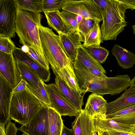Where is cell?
I'll return each instance as SVG.
<instances>
[{
  "mask_svg": "<svg viewBox=\"0 0 135 135\" xmlns=\"http://www.w3.org/2000/svg\"><path fill=\"white\" fill-rule=\"evenodd\" d=\"M80 86L82 89L99 95L118 94L129 86L126 75L113 77L100 78L93 74L77 59L73 62Z\"/></svg>",
  "mask_w": 135,
  "mask_h": 135,
  "instance_id": "cell-1",
  "label": "cell"
},
{
  "mask_svg": "<svg viewBox=\"0 0 135 135\" xmlns=\"http://www.w3.org/2000/svg\"><path fill=\"white\" fill-rule=\"evenodd\" d=\"M42 15L39 13L17 9L15 32L20 43L32 49L46 63L49 64L46 58L41 42L38 29L41 25Z\"/></svg>",
  "mask_w": 135,
  "mask_h": 135,
  "instance_id": "cell-2",
  "label": "cell"
},
{
  "mask_svg": "<svg viewBox=\"0 0 135 135\" xmlns=\"http://www.w3.org/2000/svg\"><path fill=\"white\" fill-rule=\"evenodd\" d=\"M135 9V0H110L100 28L102 41L116 40L127 26L125 13Z\"/></svg>",
  "mask_w": 135,
  "mask_h": 135,
  "instance_id": "cell-3",
  "label": "cell"
},
{
  "mask_svg": "<svg viewBox=\"0 0 135 135\" xmlns=\"http://www.w3.org/2000/svg\"><path fill=\"white\" fill-rule=\"evenodd\" d=\"M42 45L53 71L64 67L74 68L72 62L67 55L59 35L52 30L42 25L38 26Z\"/></svg>",
  "mask_w": 135,
  "mask_h": 135,
  "instance_id": "cell-4",
  "label": "cell"
},
{
  "mask_svg": "<svg viewBox=\"0 0 135 135\" xmlns=\"http://www.w3.org/2000/svg\"><path fill=\"white\" fill-rule=\"evenodd\" d=\"M43 105L26 88L18 92L12 93L10 118L24 125L36 114Z\"/></svg>",
  "mask_w": 135,
  "mask_h": 135,
  "instance_id": "cell-5",
  "label": "cell"
},
{
  "mask_svg": "<svg viewBox=\"0 0 135 135\" xmlns=\"http://www.w3.org/2000/svg\"><path fill=\"white\" fill-rule=\"evenodd\" d=\"M49 97L51 108L61 116L76 117L81 111L75 107L61 93L55 83H44Z\"/></svg>",
  "mask_w": 135,
  "mask_h": 135,
  "instance_id": "cell-6",
  "label": "cell"
},
{
  "mask_svg": "<svg viewBox=\"0 0 135 135\" xmlns=\"http://www.w3.org/2000/svg\"><path fill=\"white\" fill-rule=\"evenodd\" d=\"M16 9L14 0H0V36H16Z\"/></svg>",
  "mask_w": 135,
  "mask_h": 135,
  "instance_id": "cell-7",
  "label": "cell"
},
{
  "mask_svg": "<svg viewBox=\"0 0 135 135\" xmlns=\"http://www.w3.org/2000/svg\"><path fill=\"white\" fill-rule=\"evenodd\" d=\"M100 22L103 20L99 10L93 0H65L62 8Z\"/></svg>",
  "mask_w": 135,
  "mask_h": 135,
  "instance_id": "cell-8",
  "label": "cell"
},
{
  "mask_svg": "<svg viewBox=\"0 0 135 135\" xmlns=\"http://www.w3.org/2000/svg\"><path fill=\"white\" fill-rule=\"evenodd\" d=\"M48 107L43 105L34 117L18 128V130L28 135H48Z\"/></svg>",
  "mask_w": 135,
  "mask_h": 135,
  "instance_id": "cell-9",
  "label": "cell"
},
{
  "mask_svg": "<svg viewBox=\"0 0 135 135\" xmlns=\"http://www.w3.org/2000/svg\"><path fill=\"white\" fill-rule=\"evenodd\" d=\"M0 75L14 89L22 80L16 60L13 54L0 51Z\"/></svg>",
  "mask_w": 135,
  "mask_h": 135,
  "instance_id": "cell-10",
  "label": "cell"
},
{
  "mask_svg": "<svg viewBox=\"0 0 135 135\" xmlns=\"http://www.w3.org/2000/svg\"><path fill=\"white\" fill-rule=\"evenodd\" d=\"M65 51L73 62L77 58V47L84 42L83 35L79 31L72 30L67 33L57 32Z\"/></svg>",
  "mask_w": 135,
  "mask_h": 135,
  "instance_id": "cell-11",
  "label": "cell"
},
{
  "mask_svg": "<svg viewBox=\"0 0 135 135\" xmlns=\"http://www.w3.org/2000/svg\"><path fill=\"white\" fill-rule=\"evenodd\" d=\"M7 81L0 75V123L7 124L10 120V104L13 90Z\"/></svg>",
  "mask_w": 135,
  "mask_h": 135,
  "instance_id": "cell-12",
  "label": "cell"
},
{
  "mask_svg": "<svg viewBox=\"0 0 135 135\" xmlns=\"http://www.w3.org/2000/svg\"><path fill=\"white\" fill-rule=\"evenodd\" d=\"M77 54L76 59L88 70L93 74L100 78H105L106 71L100 64L91 55L87 49L82 44L77 47Z\"/></svg>",
  "mask_w": 135,
  "mask_h": 135,
  "instance_id": "cell-13",
  "label": "cell"
},
{
  "mask_svg": "<svg viewBox=\"0 0 135 135\" xmlns=\"http://www.w3.org/2000/svg\"><path fill=\"white\" fill-rule=\"evenodd\" d=\"M15 59L33 70L44 82L49 81L51 73L49 70L42 67L21 48L16 47L13 52Z\"/></svg>",
  "mask_w": 135,
  "mask_h": 135,
  "instance_id": "cell-14",
  "label": "cell"
},
{
  "mask_svg": "<svg viewBox=\"0 0 135 135\" xmlns=\"http://www.w3.org/2000/svg\"><path fill=\"white\" fill-rule=\"evenodd\" d=\"M107 101L100 95L92 93L89 96L84 110L92 119H105Z\"/></svg>",
  "mask_w": 135,
  "mask_h": 135,
  "instance_id": "cell-15",
  "label": "cell"
},
{
  "mask_svg": "<svg viewBox=\"0 0 135 135\" xmlns=\"http://www.w3.org/2000/svg\"><path fill=\"white\" fill-rule=\"evenodd\" d=\"M55 84L62 93L78 110L81 111L84 104L83 99L87 92L82 89L77 90L70 88L62 79L56 76Z\"/></svg>",
  "mask_w": 135,
  "mask_h": 135,
  "instance_id": "cell-16",
  "label": "cell"
},
{
  "mask_svg": "<svg viewBox=\"0 0 135 135\" xmlns=\"http://www.w3.org/2000/svg\"><path fill=\"white\" fill-rule=\"evenodd\" d=\"M135 104V86L131 85L115 100L108 103L106 115Z\"/></svg>",
  "mask_w": 135,
  "mask_h": 135,
  "instance_id": "cell-17",
  "label": "cell"
},
{
  "mask_svg": "<svg viewBox=\"0 0 135 135\" xmlns=\"http://www.w3.org/2000/svg\"><path fill=\"white\" fill-rule=\"evenodd\" d=\"M74 135H92L96 132L93 119L82 109L72 123Z\"/></svg>",
  "mask_w": 135,
  "mask_h": 135,
  "instance_id": "cell-18",
  "label": "cell"
},
{
  "mask_svg": "<svg viewBox=\"0 0 135 135\" xmlns=\"http://www.w3.org/2000/svg\"><path fill=\"white\" fill-rule=\"evenodd\" d=\"M111 52L115 57L118 64L124 69H129L135 63V54L117 44L114 45Z\"/></svg>",
  "mask_w": 135,
  "mask_h": 135,
  "instance_id": "cell-19",
  "label": "cell"
},
{
  "mask_svg": "<svg viewBox=\"0 0 135 135\" xmlns=\"http://www.w3.org/2000/svg\"><path fill=\"white\" fill-rule=\"evenodd\" d=\"M96 132L107 131L110 130L131 132L133 126L120 123L112 119H102L96 117L93 119Z\"/></svg>",
  "mask_w": 135,
  "mask_h": 135,
  "instance_id": "cell-20",
  "label": "cell"
},
{
  "mask_svg": "<svg viewBox=\"0 0 135 135\" xmlns=\"http://www.w3.org/2000/svg\"><path fill=\"white\" fill-rule=\"evenodd\" d=\"M105 119H112L120 123L133 126L135 124V104L106 115Z\"/></svg>",
  "mask_w": 135,
  "mask_h": 135,
  "instance_id": "cell-21",
  "label": "cell"
},
{
  "mask_svg": "<svg viewBox=\"0 0 135 135\" xmlns=\"http://www.w3.org/2000/svg\"><path fill=\"white\" fill-rule=\"evenodd\" d=\"M44 12L49 27L57 32L67 33L73 30L61 17L59 10Z\"/></svg>",
  "mask_w": 135,
  "mask_h": 135,
  "instance_id": "cell-22",
  "label": "cell"
},
{
  "mask_svg": "<svg viewBox=\"0 0 135 135\" xmlns=\"http://www.w3.org/2000/svg\"><path fill=\"white\" fill-rule=\"evenodd\" d=\"M53 72L56 76L60 77L70 88L77 90L82 89L78 81L74 68H59Z\"/></svg>",
  "mask_w": 135,
  "mask_h": 135,
  "instance_id": "cell-23",
  "label": "cell"
},
{
  "mask_svg": "<svg viewBox=\"0 0 135 135\" xmlns=\"http://www.w3.org/2000/svg\"><path fill=\"white\" fill-rule=\"evenodd\" d=\"M17 63L22 79L36 90L39 88V83L41 80L37 73L31 68L17 61Z\"/></svg>",
  "mask_w": 135,
  "mask_h": 135,
  "instance_id": "cell-24",
  "label": "cell"
},
{
  "mask_svg": "<svg viewBox=\"0 0 135 135\" xmlns=\"http://www.w3.org/2000/svg\"><path fill=\"white\" fill-rule=\"evenodd\" d=\"M48 135H61L63 125L61 116L51 107H48Z\"/></svg>",
  "mask_w": 135,
  "mask_h": 135,
  "instance_id": "cell-25",
  "label": "cell"
},
{
  "mask_svg": "<svg viewBox=\"0 0 135 135\" xmlns=\"http://www.w3.org/2000/svg\"><path fill=\"white\" fill-rule=\"evenodd\" d=\"M100 22L96 21L91 30L84 37V41L82 45L85 48L91 46H100L103 42Z\"/></svg>",
  "mask_w": 135,
  "mask_h": 135,
  "instance_id": "cell-26",
  "label": "cell"
},
{
  "mask_svg": "<svg viewBox=\"0 0 135 135\" xmlns=\"http://www.w3.org/2000/svg\"><path fill=\"white\" fill-rule=\"evenodd\" d=\"M17 9L28 10L38 13L43 12V0H14Z\"/></svg>",
  "mask_w": 135,
  "mask_h": 135,
  "instance_id": "cell-27",
  "label": "cell"
},
{
  "mask_svg": "<svg viewBox=\"0 0 135 135\" xmlns=\"http://www.w3.org/2000/svg\"><path fill=\"white\" fill-rule=\"evenodd\" d=\"M44 82L41 80L39 83L38 90L33 89L27 84L26 88L34 95L43 104L49 107H51V105L48 93L44 86Z\"/></svg>",
  "mask_w": 135,
  "mask_h": 135,
  "instance_id": "cell-28",
  "label": "cell"
},
{
  "mask_svg": "<svg viewBox=\"0 0 135 135\" xmlns=\"http://www.w3.org/2000/svg\"><path fill=\"white\" fill-rule=\"evenodd\" d=\"M86 49L92 56L101 64L105 62L109 55V51L100 46H91Z\"/></svg>",
  "mask_w": 135,
  "mask_h": 135,
  "instance_id": "cell-29",
  "label": "cell"
},
{
  "mask_svg": "<svg viewBox=\"0 0 135 135\" xmlns=\"http://www.w3.org/2000/svg\"><path fill=\"white\" fill-rule=\"evenodd\" d=\"M65 0H43L42 10L44 12L59 11L62 9Z\"/></svg>",
  "mask_w": 135,
  "mask_h": 135,
  "instance_id": "cell-30",
  "label": "cell"
},
{
  "mask_svg": "<svg viewBox=\"0 0 135 135\" xmlns=\"http://www.w3.org/2000/svg\"><path fill=\"white\" fill-rule=\"evenodd\" d=\"M16 47L11 38L0 36V51L8 54H12Z\"/></svg>",
  "mask_w": 135,
  "mask_h": 135,
  "instance_id": "cell-31",
  "label": "cell"
},
{
  "mask_svg": "<svg viewBox=\"0 0 135 135\" xmlns=\"http://www.w3.org/2000/svg\"><path fill=\"white\" fill-rule=\"evenodd\" d=\"M60 13L62 18L72 29L79 31L78 24L76 18V14L64 10L60 11Z\"/></svg>",
  "mask_w": 135,
  "mask_h": 135,
  "instance_id": "cell-32",
  "label": "cell"
},
{
  "mask_svg": "<svg viewBox=\"0 0 135 135\" xmlns=\"http://www.w3.org/2000/svg\"><path fill=\"white\" fill-rule=\"evenodd\" d=\"M95 21L91 19L83 17L78 25L79 31L84 37L91 30Z\"/></svg>",
  "mask_w": 135,
  "mask_h": 135,
  "instance_id": "cell-33",
  "label": "cell"
},
{
  "mask_svg": "<svg viewBox=\"0 0 135 135\" xmlns=\"http://www.w3.org/2000/svg\"><path fill=\"white\" fill-rule=\"evenodd\" d=\"M97 5L102 17V19L105 17L107 8L110 0H93Z\"/></svg>",
  "mask_w": 135,
  "mask_h": 135,
  "instance_id": "cell-34",
  "label": "cell"
},
{
  "mask_svg": "<svg viewBox=\"0 0 135 135\" xmlns=\"http://www.w3.org/2000/svg\"><path fill=\"white\" fill-rule=\"evenodd\" d=\"M27 53L42 67L49 70V64L45 62L33 49L29 48L28 51Z\"/></svg>",
  "mask_w": 135,
  "mask_h": 135,
  "instance_id": "cell-35",
  "label": "cell"
},
{
  "mask_svg": "<svg viewBox=\"0 0 135 135\" xmlns=\"http://www.w3.org/2000/svg\"><path fill=\"white\" fill-rule=\"evenodd\" d=\"M18 128L10 120L6 124V135H17Z\"/></svg>",
  "mask_w": 135,
  "mask_h": 135,
  "instance_id": "cell-36",
  "label": "cell"
},
{
  "mask_svg": "<svg viewBox=\"0 0 135 135\" xmlns=\"http://www.w3.org/2000/svg\"><path fill=\"white\" fill-rule=\"evenodd\" d=\"M27 84L26 81L22 79L16 86L13 89L12 93H16L25 90Z\"/></svg>",
  "mask_w": 135,
  "mask_h": 135,
  "instance_id": "cell-37",
  "label": "cell"
},
{
  "mask_svg": "<svg viewBox=\"0 0 135 135\" xmlns=\"http://www.w3.org/2000/svg\"><path fill=\"white\" fill-rule=\"evenodd\" d=\"M107 131L110 135H135V134L131 132H128L118 131L111 129Z\"/></svg>",
  "mask_w": 135,
  "mask_h": 135,
  "instance_id": "cell-38",
  "label": "cell"
},
{
  "mask_svg": "<svg viewBox=\"0 0 135 135\" xmlns=\"http://www.w3.org/2000/svg\"><path fill=\"white\" fill-rule=\"evenodd\" d=\"M61 135H74L72 129L68 128L64 124Z\"/></svg>",
  "mask_w": 135,
  "mask_h": 135,
  "instance_id": "cell-39",
  "label": "cell"
},
{
  "mask_svg": "<svg viewBox=\"0 0 135 135\" xmlns=\"http://www.w3.org/2000/svg\"><path fill=\"white\" fill-rule=\"evenodd\" d=\"M5 125L0 123V135H6V129Z\"/></svg>",
  "mask_w": 135,
  "mask_h": 135,
  "instance_id": "cell-40",
  "label": "cell"
},
{
  "mask_svg": "<svg viewBox=\"0 0 135 135\" xmlns=\"http://www.w3.org/2000/svg\"><path fill=\"white\" fill-rule=\"evenodd\" d=\"M83 17L80 15L76 14V18L78 25L81 21Z\"/></svg>",
  "mask_w": 135,
  "mask_h": 135,
  "instance_id": "cell-41",
  "label": "cell"
},
{
  "mask_svg": "<svg viewBox=\"0 0 135 135\" xmlns=\"http://www.w3.org/2000/svg\"><path fill=\"white\" fill-rule=\"evenodd\" d=\"M29 48L26 46L23 45L21 49L23 51L27 53L28 51Z\"/></svg>",
  "mask_w": 135,
  "mask_h": 135,
  "instance_id": "cell-42",
  "label": "cell"
},
{
  "mask_svg": "<svg viewBox=\"0 0 135 135\" xmlns=\"http://www.w3.org/2000/svg\"><path fill=\"white\" fill-rule=\"evenodd\" d=\"M98 135H110L109 133L106 131L98 132Z\"/></svg>",
  "mask_w": 135,
  "mask_h": 135,
  "instance_id": "cell-43",
  "label": "cell"
},
{
  "mask_svg": "<svg viewBox=\"0 0 135 135\" xmlns=\"http://www.w3.org/2000/svg\"><path fill=\"white\" fill-rule=\"evenodd\" d=\"M131 85L135 86V76L131 80Z\"/></svg>",
  "mask_w": 135,
  "mask_h": 135,
  "instance_id": "cell-44",
  "label": "cell"
},
{
  "mask_svg": "<svg viewBox=\"0 0 135 135\" xmlns=\"http://www.w3.org/2000/svg\"><path fill=\"white\" fill-rule=\"evenodd\" d=\"M131 132L135 134V124L133 125L132 127Z\"/></svg>",
  "mask_w": 135,
  "mask_h": 135,
  "instance_id": "cell-45",
  "label": "cell"
},
{
  "mask_svg": "<svg viewBox=\"0 0 135 135\" xmlns=\"http://www.w3.org/2000/svg\"><path fill=\"white\" fill-rule=\"evenodd\" d=\"M132 28L133 30V33L135 34V25H133L132 26Z\"/></svg>",
  "mask_w": 135,
  "mask_h": 135,
  "instance_id": "cell-46",
  "label": "cell"
},
{
  "mask_svg": "<svg viewBox=\"0 0 135 135\" xmlns=\"http://www.w3.org/2000/svg\"><path fill=\"white\" fill-rule=\"evenodd\" d=\"M97 132H95L93 133L92 135H98V134H97Z\"/></svg>",
  "mask_w": 135,
  "mask_h": 135,
  "instance_id": "cell-47",
  "label": "cell"
},
{
  "mask_svg": "<svg viewBox=\"0 0 135 135\" xmlns=\"http://www.w3.org/2000/svg\"><path fill=\"white\" fill-rule=\"evenodd\" d=\"M21 135H28L27 134H24V133H23V134H22Z\"/></svg>",
  "mask_w": 135,
  "mask_h": 135,
  "instance_id": "cell-48",
  "label": "cell"
}]
</instances>
